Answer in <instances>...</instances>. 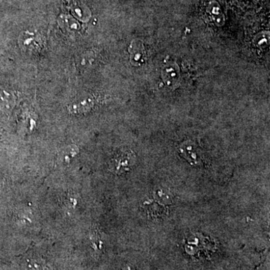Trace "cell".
I'll return each instance as SVG.
<instances>
[{"instance_id": "obj_1", "label": "cell", "mask_w": 270, "mask_h": 270, "mask_svg": "<svg viewBox=\"0 0 270 270\" xmlns=\"http://www.w3.org/2000/svg\"><path fill=\"white\" fill-rule=\"evenodd\" d=\"M134 163V155L130 151L117 154L109 163V169L116 174L126 172Z\"/></svg>"}, {"instance_id": "obj_2", "label": "cell", "mask_w": 270, "mask_h": 270, "mask_svg": "<svg viewBox=\"0 0 270 270\" xmlns=\"http://www.w3.org/2000/svg\"><path fill=\"white\" fill-rule=\"evenodd\" d=\"M19 44L25 52L36 53L44 47V40L40 36L26 32L19 39Z\"/></svg>"}, {"instance_id": "obj_3", "label": "cell", "mask_w": 270, "mask_h": 270, "mask_svg": "<svg viewBox=\"0 0 270 270\" xmlns=\"http://www.w3.org/2000/svg\"><path fill=\"white\" fill-rule=\"evenodd\" d=\"M94 104L93 98L85 96L84 98H77L69 106V111L74 114H84L91 110Z\"/></svg>"}, {"instance_id": "obj_4", "label": "cell", "mask_w": 270, "mask_h": 270, "mask_svg": "<svg viewBox=\"0 0 270 270\" xmlns=\"http://www.w3.org/2000/svg\"><path fill=\"white\" fill-rule=\"evenodd\" d=\"M128 50L131 54L130 58H131V63L134 65L142 64L146 58L145 51H144L142 44L138 41H134L131 44Z\"/></svg>"}, {"instance_id": "obj_5", "label": "cell", "mask_w": 270, "mask_h": 270, "mask_svg": "<svg viewBox=\"0 0 270 270\" xmlns=\"http://www.w3.org/2000/svg\"><path fill=\"white\" fill-rule=\"evenodd\" d=\"M30 269L31 270H50L46 265L43 263H38V262H34L30 265Z\"/></svg>"}]
</instances>
